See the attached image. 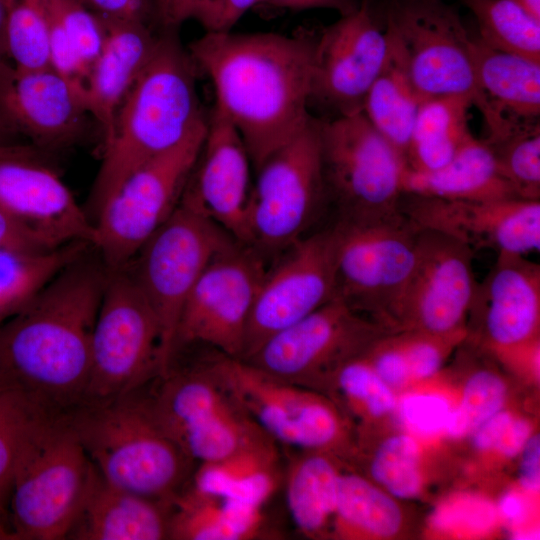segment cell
<instances>
[{"label": "cell", "mask_w": 540, "mask_h": 540, "mask_svg": "<svg viewBox=\"0 0 540 540\" xmlns=\"http://www.w3.org/2000/svg\"><path fill=\"white\" fill-rule=\"evenodd\" d=\"M317 36L272 32H206L188 51L211 79L215 105L241 135L255 170L311 118Z\"/></svg>", "instance_id": "obj_1"}, {"label": "cell", "mask_w": 540, "mask_h": 540, "mask_svg": "<svg viewBox=\"0 0 540 540\" xmlns=\"http://www.w3.org/2000/svg\"><path fill=\"white\" fill-rule=\"evenodd\" d=\"M107 268L93 247L0 325V379L51 413L84 401Z\"/></svg>", "instance_id": "obj_2"}, {"label": "cell", "mask_w": 540, "mask_h": 540, "mask_svg": "<svg viewBox=\"0 0 540 540\" xmlns=\"http://www.w3.org/2000/svg\"><path fill=\"white\" fill-rule=\"evenodd\" d=\"M197 66L177 30H161L153 53L123 100L89 198L92 217L135 170L207 121L196 87Z\"/></svg>", "instance_id": "obj_3"}, {"label": "cell", "mask_w": 540, "mask_h": 540, "mask_svg": "<svg viewBox=\"0 0 540 540\" xmlns=\"http://www.w3.org/2000/svg\"><path fill=\"white\" fill-rule=\"evenodd\" d=\"M145 386L109 400L82 402L64 415L106 481L171 504L190 483L197 463L161 427Z\"/></svg>", "instance_id": "obj_4"}, {"label": "cell", "mask_w": 540, "mask_h": 540, "mask_svg": "<svg viewBox=\"0 0 540 540\" xmlns=\"http://www.w3.org/2000/svg\"><path fill=\"white\" fill-rule=\"evenodd\" d=\"M94 472L65 415L49 417L26 447L11 482V540L67 539Z\"/></svg>", "instance_id": "obj_5"}, {"label": "cell", "mask_w": 540, "mask_h": 540, "mask_svg": "<svg viewBox=\"0 0 540 540\" xmlns=\"http://www.w3.org/2000/svg\"><path fill=\"white\" fill-rule=\"evenodd\" d=\"M319 133L326 197L338 221L372 224L402 216L405 159L365 115L321 117Z\"/></svg>", "instance_id": "obj_6"}, {"label": "cell", "mask_w": 540, "mask_h": 540, "mask_svg": "<svg viewBox=\"0 0 540 540\" xmlns=\"http://www.w3.org/2000/svg\"><path fill=\"white\" fill-rule=\"evenodd\" d=\"M384 27L402 50L410 79L422 99L468 97L484 119L487 137L507 124L478 86L471 36L445 0H384Z\"/></svg>", "instance_id": "obj_7"}, {"label": "cell", "mask_w": 540, "mask_h": 540, "mask_svg": "<svg viewBox=\"0 0 540 540\" xmlns=\"http://www.w3.org/2000/svg\"><path fill=\"white\" fill-rule=\"evenodd\" d=\"M206 131L207 121L135 170L92 217V246L108 270L127 266L178 208Z\"/></svg>", "instance_id": "obj_8"}, {"label": "cell", "mask_w": 540, "mask_h": 540, "mask_svg": "<svg viewBox=\"0 0 540 540\" xmlns=\"http://www.w3.org/2000/svg\"><path fill=\"white\" fill-rule=\"evenodd\" d=\"M248 216L247 245L261 257L280 254L307 236L327 202L322 175L319 118L255 170Z\"/></svg>", "instance_id": "obj_9"}, {"label": "cell", "mask_w": 540, "mask_h": 540, "mask_svg": "<svg viewBox=\"0 0 540 540\" xmlns=\"http://www.w3.org/2000/svg\"><path fill=\"white\" fill-rule=\"evenodd\" d=\"M162 370V334L153 309L126 267L108 270L91 339L83 402L137 390Z\"/></svg>", "instance_id": "obj_10"}, {"label": "cell", "mask_w": 540, "mask_h": 540, "mask_svg": "<svg viewBox=\"0 0 540 540\" xmlns=\"http://www.w3.org/2000/svg\"><path fill=\"white\" fill-rule=\"evenodd\" d=\"M237 243L221 227L180 203L125 266L158 319L161 373L171 359L179 318L197 280L213 258Z\"/></svg>", "instance_id": "obj_11"}, {"label": "cell", "mask_w": 540, "mask_h": 540, "mask_svg": "<svg viewBox=\"0 0 540 540\" xmlns=\"http://www.w3.org/2000/svg\"><path fill=\"white\" fill-rule=\"evenodd\" d=\"M335 297L352 310L394 314L415 260L418 227L402 216L380 223L337 221Z\"/></svg>", "instance_id": "obj_12"}, {"label": "cell", "mask_w": 540, "mask_h": 540, "mask_svg": "<svg viewBox=\"0 0 540 540\" xmlns=\"http://www.w3.org/2000/svg\"><path fill=\"white\" fill-rule=\"evenodd\" d=\"M266 270L264 258L240 243L213 258L182 309L171 358L180 350L204 346L241 359L250 312Z\"/></svg>", "instance_id": "obj_13"}, {"label": "cell", "mask_w": 540, "mask_h": 540, "mask_svg": "<svg viewBox=\"0 0 540 540\" xmlns=\"http://www.w3.org/2000/svg\"><path fill=\"white\" fill-rule=\"evenodd\" d=\"M371 0L323 28L317 36L310 102L330 118L362 112L364 99L390 53Z\"/></svg>", "instance_id": "obj_14"}, {"label": "cell", "mask_w": 540, "mask_h": 540, "mask_svg": "<svg viewBox=\"0 0 540 540\" xmlns=\"http://www.w3.org/2000/svg\"><path fill=\"white\" fill-rule=\"evenodd\" d=\"M215 356L232 398L277 444L320 451L339 438L337 415L308 388L276 379L242 359Z\"/></svg>", "instance_id": "obj_15"}, {"label": "cell", "mask_w": 540, "mask_h": 540, "mask_svg": "<svg viewBox=\"0 0 540 540\" xmlns=\"http://www.w3.org/2000/svg\"><path fill=\"white\" fill-rule=\"evenodd\" d=\"M267 269L254 300L242 360L267 338L335 298L334 226L307 235Z\"/></svg>", "instance_id": "obj_16"}, {"label": "cell", "mask_w": 540, "mask_h": 540, "mask_svg": "<svg viewBox=\"0 0 540 540\" xmlns=\"http://www.w3.org/2000/svg\"><path fill=\"white\" fill-rule=\"evenodd\" d=\"M0 209L45 247L92 245L94 228L59 173L29 146H0Z\"/></svg>", "instance_id": "obj_17"}, {"label": "cell", "mask_w": 540, "mask_h": 540, "mask_svg": "<svg viewBox=\"0 0 540 540\" xmlns=\"http://www.w3.org/2000/svg\"><path fill=\"white\" fill-rule=\"evenodd\" d=\"M399 211L419 228L477 250L525 255L540 249V200H448L403 193Z\"/></svg>", "instance_id": "obj_18"}, {"label": "cell", "mask_w": 540, "mask_h": 540, "mask_svg": "<svg viewBox=\"0 0 540 540\" xmlns=\"http://www.w3.org/2000/svg\"><path fill=\"white\" fill-rule=\"evenodd\" d=\"M366 328L345 302L335 297L296 323L267 338L247 359L262 372L308 388L329 365L353 358Z\"/></svg>", "instance_id": "obj_19"}, {"label": "cell", "mask_w": 540, "mask_h": 540, "mask_svg": "<svg viewBox=\"0 0 540 540\" xmlns=\"http://www.w3.org/2000/svg\"><path fill=\"white\" fill-rule=\"evenodd\" d=\"M252 165L244 141L229 118L214 105L200 153L180 203L247 245Z\"/></svg>", "instance_id": "obj_20"}, {"label": "cell", "mask_w": 540, "mask_h": 540, "mask_svg": "<svg viewBox=\"0 0 540 540\" xmlns=\"http://www.w3.org/2000/svg\"><path fill=\"white\" fill-rule=\"evenodd\" d=\"M473 253L447 235L419 228L415 265L399 317L423 331L437 334L457 331L469 312L478 283L473 271Z\"/></svg>", "instance_id": "obj_21"}, {"label": "cell", "mask_w": 540, "mask_h": 540, "mask_svg": "<svg viewBox=\"0 0 540 540\" xmlns=\"http://www.w3.org/2000/svg\"><path fill=\"white\" fill-rule=\"evenodd\" d=\"M89 116L83 93L52 67L21 71L0 62V123L36 147L68 146Z\"/></svg>", "instance_id": "obj_22"}, {"label": "cell", "mask_w": 540, "mask_h": 540, "mask_svg": "<svg viewBox=\"0 0 540 540\" xmlns=\"http://www.w3.org/2000/svg\"><path fill=\"white\" fill-rule=\"evenodd\" d=\"M470 308L482 311L486 334L498 347L532 338L540 314V265L525 255L497 254Z\"/></svg>", "instance_id": "obj_23"}, {"label": "cell", "mask_w": 540, "mask_h": 540, "mask_svg": "<svg viewBox=\"0 0 540 540\" xmlns=\"http://www.w3.org/2000/svg\"><path fill=\"white\" fill-rule=\"evenodd\" d=\"M104 26V43L84 86L87 112L100 127L103 141L110 135L119 108L150 59L159 37L148 20Z\"/></svg>", "instance_id": "obj_24"}, {"label": "cell", "mask_w": 540, "mask_h": 540, "mask_svg": "<svg viewBox=\"0 0 540 540\" xmlns=\"http://www.w3.org/2000/svg\"><path fill=\"white\" fill-rule=\"evenodd\" d=\"M171 505L115 486L95 469L67 539L167 540Z\"/></svg>", "instance_id": "obj_25"}, {"label": "cell", "mask_w": 540, "mask_h": 540, "mask_svg": "<svg viewBox=\"0 0 540 540\" xmlns=\"http://www.w3.org/2000/svg\"><path fill=\"white\" fill-rule=\"evenodd\" d=\"M402 192L448 200L517 198L501 175L490 146L473 135L438 169L415 171L406 167Z\"/></svg>", "instance_id": "obj_26"}, {"label": "cell", "mask_w": 540, "mask_h": 540, "mask_svg": "<svg viewBox=\"0 0 540 540\" xmlns=\"http://www.w3.org/2000/svg\"><path fill=\"white\" fill-rule=\"evenodd\" d=\"M470 53L479 88L505 119L540 116V62L495 49L471 37Z\"/></svg>", "instance_id": "obj_27"}, {"label": "cell", "mask_w": 540, "mask_h": 540, "mask_svg": "<svg viewBox=\"0 0 540 540\" xmlns=\"http://www.w3.org/2000/svg\"><path fill=\"white\" fill-rule=\"evenodd\" d=\"M261 509L207 493L189 483L172 501L169 539H254L263 535Z\"/></svg>", "instance_id": "obj_28"}, {"label": "cell", "mask_w": 540, "mask_h": 540, "mask_svg": "<svg viewBox=\"0 0 540 540\" xmlns=\"http://www.w3.org/2000/svg\"><path fill=\"white\" fill-rule=\"evenodd\" d=\"M277 445L268 438L224 460L197 464L190 483L207 493L262 508L282 480Z\"/></svg>", "instance_id": "obj_29"}, {"label": "cell", "mask_w": 540, "mask_h": 540, "mask_svg": "<svg viewBox=\"0 0 540 540\" xmlns=\"http://www.w3.org/2000/svg\"><path fill=\"white\" fill-rule=\"evenodd\" d=\"M466 96L449 95L423 99L404 155L406 167L430 171L447 164L472 136Z\"/></svg>", "instance_id": "obj_30"}, {"label": "cell", "mask_w": 540, "mask_h": 540, "mask_svg": "<svg viewBox=\"0 0 540 540\" xmlns=\"http://www.w3.org/2000/svg\"><path fill=\"white\" fill-rule=\"evenodd\" d=\"M385 31L390 53L364 99L362 113L404 157L423 99L410 79L399 43Z\"/></svg>", "instance_id": "obj_31"}, {"label": "cell", "mask_w": 540, "mask_h": 540, "mask_svg": "<svg viewBox=\"0 0 540 540\" xmlns=\"http://www.w3.org/2000/svg\"><path fill=\"white\" fill-rule=\"evenodd\" d=\"M284 476L287 507L295 526L314 536L335 515L340 474L320 451L303 450Z\"/></svg>", "instance_id": "obj_32"}, {"label": "cell", "mask_w": 540, "mask_h": 540, "mask_svg": "<svg viewBox=\"0 0 540 540\" xmlns=\"http://www.w3.org/2000/svg\"><path fill=\"white\" fill-rule=\"evenodd\" d=\"M87 246L74 242L46 250H0V325L19 312Z\"/></svg>", "instance_id": "obj_33"}, {"label": "cell", "mask_w": 540, "mask_h": 540, "mask_svg": "<svg viewBox=\"0 0 540 540\" xmlns=\"http://www.w3.org/2000/svg\"><path fill=\"white\" fill-rule=\"evenodd\" d=\"M489 46L540 62V21L512 0H460Z\"/></svg>", "instance_id": "obj_34"}, {"label": "cell", "mask_w": 540, "mask_h": 540, "mask_svg": "<svg viewBox=\"0 0 540 540\" xmlns=\"http://www.w3.org/2000/svg\"><path fill=\"white\" fill-rule=\"evenodd\" d=\"M53 415L56 414L19 390H0V507L4 510L14 473L26 447L40 426Z\"/></svg>", "instance_id": "obj_35"}, {"label": "cell", "mask_w": 540, "mask_h": 540, "mask_svg": "<svg viewBox=\"0 0 540 540\" xmlns=\"http://www.w3.org/2000/svg\"><path fill=\"white\" fill-rule=\"evenodd\" d=\"M335 515L340 526L348 532L391 536L401 524L396 503L355 474H340Z\"/></svg>", "instance_id": "obj_36"}, {"label": "cell", "mask_w": 540, "mask_h": 540, "mask_svg": "<svg viewBox=\"0 0 540 540\" xmlns=\"http://www.w3.org/2000/svg\"><path fill=\"white\" fill-rule=\"evenodd\" d=\"M491 148L498 169L515 196L540 200V124L517 121L505 133L483 139Z\"/></svg>", "instance_id": "obj_37"}, {"label": "cell", "mask_w": 540, "mask_h": 540, "mask_svg": "<svg viewBox=\"0 0 540 540\" xmlns=\"http://www.w3.org/2000/svg\"><path fill=\"white\" fill-rule=\"evenodd\" d=\"M5 53L17 70L51 67L48 25L37 0H13L8 7Z\"/></svg>", "instance_id": "obj_38"}, {"label": "cell", "mask_w": 540, "mask_h": 540, "mask_svg": "<svg viewBox=\"0 0 540 540\" xmlns=\"http://www.w3.org/2000/svg\"><path fill=\"white\" fill-rule=\"evenodd\" d=\"M418 460V446L412 437L393 436L377 449L371 463V475L394 496L412 498L420 490Z\"/></svg>", "instance_id": "obj_39"}, {"label": "cell", "mask_w": 540, "mask_h": 540, "mask_svg": "<svg viewBox=\"0 0 540 540\" xmlns=\"http://www.w3.org/2000/svg\"><path fill=\"white\" fill-rule=\"evenodd\" d=\"M505 385L490 371L470 376L458 408L451 410L445 429L453 437H461L499 412L505 399Z\"/></svg>", "instance_id": "obj_40"}, {"label": "cell", "mask_w": 540, "mask_h": 540, "mask_svg": "<svg viewBox=\"0 0 540 540\" xmlns=\"http://www.w3.org/2000/svg\"><path fill=\"white\" fill-rule=\"evenodd\" d=\"M44 2L56 16L89 72L104 43L106 33L104 24L82 0H44Z\"/></svg>", "instance_id": "obj_41"}, {"label": "cell", "mask_w": 540, "mask_h": 540, "mask_svg": "<svg viewBox=\"0 0 540 540\" xmlns=\"http://www.w3.org/2000/svg\"><path fill=\"white\" fill-rule=\"evenodd\" d=\"M335 380L341 392L355 405L378 417L394 408L395 398L388 385L370 364L351 358L337 370Z\"/></svg>", "instance_id": "obj_42"}, {"label": "cell", "mask_w": 540, "mask_h": 540, "mask_svg": "<svg viewBox=\"0 0 540 540\" xmlns=\"http://www.w3.org/2000/svg\"><path fill=\"white\" fill-rule=\"evenodd\" d=\"M224 0H149L151 17L161 30H179L188 21L216 31Z\"/></svg>", "instance_id": "obj_43"}, {"label": "cell", "mask_w": 540, "mask_h": 540, "mask_svg": "<svg viewBox=\"0 0 540 540\" xmlns=\"http://www.w3.org/2000/svg\"><path fill=\"white\" fill-rule=\"evenodd\" d=\"M450 411L447 400L436 394L409 395L400 405L403 422L423 435H432L444 429Z\"/></svg>", "instance_id": "obj_44"}, {"label": "cell", "mask_w": 540, "mask_h": 540, "mask_svg": "<svg viewBox=\"0 0 540 540\" xmlns=\"http://www.w3.org/2000/svg\"><path fill=\"white\" fill-rule=\"evenodd\" d=\"M431 338L415 339L405 343L400 348L408 365L409 373L417 378H428L434 375L440 368L443 349L434 339Z\"/></svg>", "instance_id": "obj_45"}, {"label": "cell", "mask_w": 540, "mask_h": 540, "mask_svg": "<svg viewBox=\"0 0 540 540\" xmlns=\"http://www.w3.org/2000/svg\"><path fill=\"white\" fill-rule=\"evenodd\" d=\"M103 24L152 21L149 0H82Z\"/></svg>", "instance_id": "obj_46"}, {"label": "cell", "mask_w": 540, "mask_h": 540, "mask_svg": "<svg viewBox=\"0 0 540 540\" xmlns=\"http://www.w3.org/2000/svg\"><path fill=\"white\" fill-rule=\"evenodd\" d=\"M375 373L389 386H401L408 378L409 369L400 348L381 350L370 364Z\"/></svg>", "instance_id": "obj_47"}, {"label": "cell", "mask_w": 540, "mask_h": 540, "mask_svg": "<svg viewBox=\"0 0 540 540\" xmlns=\"http://www.w3.org/2000/svg\"><path fill=\"white\" fill-rule=\"evenodd\" d=\"M53 250L45 247L26 228L0 209V250Z\"/></svg>", "instance_id": "obj_48"}, {"label": "cell", "mask_w": 540, "mask_h": 540, "mask_svg": "<svg viewBox=\"0 0 540 540\" xmlns=\"http://www.w3.org/2000/svg\"><path fill=\"white\" fill-rule=\"evenodd\" d=\"M512 420L509 413H495L476 428L474 445L481 450L496 449Z\"/></svg>", "instance_id": "obj_49"}, {"label": "cell", "mask_w": 540, "mask_h": 540, "mask_svg": "<svg viewBox=\"0 0 540 540\" xmlns=\"http://www.w3.org/2000/svg\"><path fill=\"white\" fill-rule=\"evenodd\" d=\"M359 3L360 0H259L257 6L290 10L329 9L342 16L356 10Z\"/></svg>", "instance_id": "obj_50"}, {"label": "cell", "mask_w": 540, "mask_h": 540, "mask_svg": "<svg viewBox=\"0 0 540 540\" xmlns=\"http://www.w3.org/2000/svg\"><path fill=\"white\" fill-rule=\"evenodd\" d=\"M520 465V483L529 491L540 486V439L539 435L529 438L523 447Z\"/></svg>", "instance_id": "obj_51"}, {"label": "cell", "mask_w": 540, "mask_h": 540, "mask_svg": "<svg viewBox=\"0 0 540 540\" xmlns=\"http://www.w3.org/2000/svg\"><path fill=\"white\" fill-rule=\"evenodd\" d=\"M529 435L528 422L513 419L496 449L504 456L514 457L523 449Z\"/></svg>", "instance_id": "obj_52"}, {"label": "cell", "mask_w": 540, "mask_h": 540, "mask_svg": "<svg viewBox=\"0 0 540 540\" xmlns=\"http://www.w3.org/2000/svg\"><path fill=\"white\" fill-rule=\"evenodd\" d=\"M258 3L259 0H224L216 31H230Z\"/></svg>", "instance_id": "obj_53"}, {"label": "cell", "mask_w": 540, "mask_h": 540, "mask_svg": "<svg viewBox=\"0 0 540 540\" xmlns=\"http://www.w3.org/2000/svg\"><path fill=\"white\" fill-rule=\"evenodd\" d=\"M500 510L504 517L510 521H520L525 515V506L522 499L513 493L503 496Z\"/></svg>", "instance_id": "obj_54"}, {"label": "cell", "mask_w": 540, "mask_h": 540, "mask_svg": "<svg viewBox=\"0 0 540 540\" xmlns=\"http://www.w3.org/2000/svg\"><path fill=\"white\" fill-rule=\"evenodd\" d=\"M7 6L0 0V62L6 60L5 53V25L7 18Z\"/></svg>", "instance_id": "obj_55"}, {"label": "cell", "mask_w": 540, "mask_h": 540, "mask_svg": "<svg viewBox=\"0 0 540 540\" xmlns=\"http://www.w3.org/2000/svg\"><path fill=\"white\" fill-rule=\"evenodd\" d=\"M537 21H540V0H512Z\"/></svg>", "instance_id": "obj_56"}, {"label": "cell", "mask_w": 540, "mask_h": 540, "mask_svg": "<svg viewBox=\"0 0 540 540\" xmlns=\"http://www.w3.org/2000/svg\"><path fill=\"white\" fill-rule=\"evenodd\" d=\"M0 540H11L9 522L6 511L0 507Z\"/></svg>", "instance_id": "obj_57"}, {"label": "cell", "mask_w": 540, "mask_h": 540, "mask_svg": "<svg viewBox=\"0 0 540 540\" xmlns=\"http://www.w3.org/2000/svg\"><path fill=\"white\" fill-rule=\"evenodd\" d=\"M11 132H9L1 123H0V146L1 145H7L12 144L10 141L9 135Z\"/></svg>", "instance_id": "obj_58"}, {"label": "cell", "mask_w": 540, "mask_h": 540, "mask_svg": "<svg viewBox=\"0 0 540 540\" xmlns=\"http://www.w3.org/2000/svg\"><path fill=\"white\" fill-rule=\"evenodd\" d=\"M4 2V4L7 6V8L11 5V3L13 2V0H2Z\"/></svg>", "instance_id": "obj_59"}, {"label": "cell", "mask_w": 540, "mask_h": 540, "mask_svg": "<svg viewBox=\"0 0 540 540\" xmlns=\"http://www.w3.org/2000/svg\"><path fill=\"white\" fill-rule=\"evenodd\" d=\"M4 388H6V387L3 385V383H2V381H1V379H0V390H2V389H4Z\"/></svg>", "instance_id": "obj_60"}]
</instances>
